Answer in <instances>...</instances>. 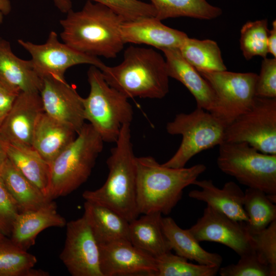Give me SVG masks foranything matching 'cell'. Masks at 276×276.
I'll use <instances>...</instances> for the list:
<instances>
[{
	"label": "cell",
	"instance_id": "6da1fadb",
	"mask_svg": "<svg viewBox=\"0 0 276 276\" xmlns=\"http://www.w3.org/2000/svg\"><path fill=\"white\" fill-rule=\"evenodd\" d=\"M125 20L108 7L87 1L78 11L70 10L60 20L62 41L85 54L114 58L125 43L121 26Z\"/></svg>",
	"mask_w": 276,
	"mask_h": 276
},
{
	"label": "cell",
	"instance_id": "7a4b0ae2",
	"mask_svg": "<svg viewBox=\"0 0 276 276\" xmlns=\"http://www.w3.org/2000/svg\"><path fill=\"white\" fill-rule=\"evenodd\" d=\"M136 204L139 213L169 214L182 198L183 190L206 169L202 164L189 168L163 166L150 156L135 157Z\"/></svg>",
	"mask_w": 276,
	"mask_h": 276
},
{
	"label": "cell",
	"instance_id": "3957f363",
	"mask_svg": "<svg viewBox=\"0 0 276 276\" xmlns=\"http://www.w3.org/2000/svg\"><path fill=\"white\" fill-rule=\"evenodd\" d=\"M100 71L106 82L128 99H162L169 92L165 59L152 48L130 45L121 63Z\"/></svg>",
	"mask_w": 276,
	"mask_h": 276
},
{
	"label": "cell",
	"instance_id": "277c9868",
	"mask_svg": "<svg viewBox=\"0 0 276 276\" xmlns=\"http://www.w3.org/2000/svg\"><path fill=\"white\" fill-rule=\"evenodd\" d=\"M115 144L106 161L108 174L106 181L97 190L85 191L82 197L85 201L114 210L130 222L140 215L136 204V156L130 124L123 126Z\"/></svg>",
	"mask_w": 276,
	"mask_h": 276
},
{
	"label": "cell",
	"instance_id": "5b68a950",
	"mask_svg": "<svg viewBox=\"0 0 276 276\" xmlns=\"http://www.w3.org/2000/svg\"><path fill=\"white\" fill-rule=\"evenodd\" d=\"M104 142L90 124L85 123L75 139L50 164L47 197L53 200L78 189L89 177Z\"/></svg>",
	"mask_w": 276,
	"mask_h": 276
},
{
	"label": "cell",
	"instance_id": "8992f818",
	"mask_svg": "<svg viewBox=\"0 0 276 276\" xmlns=\"http://www.w3.org/2000/svg\"><path fill=\"white\" fill-rule=\"evenodd\" d=\"M87 78L90 91L82 99L85 121L104 142L115 143L123 126L132 121V107L128 98L106 82L98 67L90 66Z\"/></svg>",
	"mask_w": 276,
	"mask_h": 276
},
{
	"label": "cell",
	"instance_id": "52a82bcc",
	"mask_svg": "<svg viewBox=\"0 0 276 276\" xmlns=\"http://www.w3.org/2000/svg\"><path fill=\"white\" fill-rule=\"evenodd\" d=\"M217 164L223 173L247 188L276 197V154L262 153L245 142L224 141Z\"/></svg>",
	"mask_w": 276,
	"mask_h": 276
},
{
	"label": "cell",
	"instance_id": "ba28073f",
	"mask_svg": "<svg viewBox=\"0 0 276 276\" xmlns=\"http://www.w3.org/2000/svg\"><path fill=\"white\" fill-rule=\"evenodd\" d=\"M226 126L214 114L197 107L190 113H179L167 123L166 131L171 135H180L181 143L165 167H185L199 153L220 145L224 141Z\"/></svg>",
	"mask_w": 276,
	"mask_h": 276
},
{
	"label": "cell",
	"instance_id": "9c48e42d",
	"mask_svg": "<svg viewBox=\"0 0 276 276\" xmlns=\"http://www.w3.org/2000/svg\"><path fill=\"white\" fill-rule=\"evenodd\" d=\"M198 72L208 82L215 95V108L211 113L226 127L251 108L256 97L257 74L226 70Z\"/></svg>",
	"mask_w": 276,
	"mask_h": 276
},
{
	"label": "cell",
	"instance_id": "30bf717a",
	"mask_svg": "<svg viewBox=\"0 0 276 276\" xmlns=\"http://www.w3.org/2000/svg\"><path fill=\"white\" fill-rule=\"evenodd\" d=\"M224 141L245 142L276 154V98L256 97L251 108L226 127Z\"/></svg>",
	"mask_w": 276,
	"mask_h": 276
},
{
	"label": "cell",
	"instance_id": "8fae6325",
	"mask_svg": "<svg viewBox=\"0 0 276 276\" xmlns=\"http://www.w3.org/2000/svg\"><path fill=\"white\" fill-rule=\"evenodd\" d=\"M18 43L31 55L33 67L42 79L52 78L65 80L66 71L76 65L87 64L101 70L105 64L98 57L81 53L58 39L57 33L51 31L45 42L36 44L21 39Z\"/></svg>",
	"mask_w": 276,
	"mask_h": 276
},
{
	"label": "cell",
	"instance_id": "7c38bea8",
	"mask_svg": "<svg viewBox=\"0 0 276 276\" xmlns=\"http://www.w3.org/2000/svg\"><path fill=\"white\" fill-rule=\"evenodd\" d=\"M66 238L59 258L73 276H103L100 249L84 217L66 224Z\"/></svg>",
	"mask_w": 276,
	"mask_h": 276
},
{
	"label": "cell",
	"instance_id": "4fadbf2b",
	"mask_svg": "<svg viewBox=\"0 0 276 276\" xmlns=\"http://www.w3.org/2000/svg\"><path fill=\"white\" fill-rule=\"evenodd\" d=\"M189 230L199 242L222 244L240 256L254 249L245 222L234 220L208 204Z\"/></svg>",
	"mask_w": 276,
	"mask_h": 276
},
{
	"label": "cell",
	"instance_id": "5bb4252c",
	"mask_svg": "<svg viewBox=\"0 0 276 276\" xmlns=\"http://www.w3.org/2000/svg\"><path fill=\"white\" fill-rule=\"evenodd\" d=\"M42 80L39 93L43 112L71 127L78 133L85 123L83 98L65 80L52 78Z\"/></svg>",
	"mask_w": 276,
	"mask_h": 276
},
{
	"label": "cell",
	"instance_id": "9a60e30c",
	"mask_svg": "<svg viewBox=\"0 0 276 276\" xmlns=\"http://www.w3.org/2000/svg\"><path fill=\"white\" fill-rule=\"evenodd\" d=\"M99 249L100 268L103 276L155 275V258L135 247L129 240L100 245Z\"/></svg>",
	"mask_w": 276,
	"mask_h": 276
},
{
	"label": "cell",
	"instance_id": "2e32d148",
	"mask_svg": "<svg viewBox=\"0 0 276 276\" xmlns=\"http://www.w3.org/2000/svg\"><path fill=\"white\" fill-rule=\"evenodd\" d=\"M43 112L39 93L20 92L0 127L8 143L32 147L35 125Z\"/></svg>",
	"mask_w": 276,
	"mask_h": 276
},
{
	"label": "cell",
	"instance_id": "e0dca14e",
	"mask_svg": "<svg viewBox=\"0 0 276 276\" xmlns=\"http://www.w3.org/2000/svg\"><path fill=\"white\" fill-rule=\"evenodd\" d=\"M154 16L124 21L121 26L124 43L145 44L158 49H179L188 37L183 32L170 28Z\"/></svg>",
	"mask_w": 276,
	"mask_h": 276
},
{
	"label": "cell",
	"instance_id": "ac0fdd59",
	"mask_svg": "<svg viewBox=\"0 0 276 276\" xmlns=\"http://www.w3.org/2000/svg\"><path fill=\"white\" fill-rule=\"evenodd\" d=\"M163 52L169 77L181 82L194 97L197 107L211 113L214 110L216 97L208 82L182 56L178 49H164Z\"/></svg>",
	"mask_w": 276,
	"mask_h": 276
},
{
	"label": "cell",
	"instance_id": "d6986e66",
	"mask_svg": "<svg viewBox=\"0 0 276 276\" xmlns=\"http://www.w3.org/2000/svg\"><path fill=\"white\" fill-rule=\"evenodd\" d=\"M193 185L201 189L191 191L190 198L205 202L234 220L248 222L243 207L244 192L236 182L228 181L221 189L211 179H196Z\"/></svg>",
	"mask_w": 276,
	"mask_h": 276
},
{
	"label": "cell",
	"instance_id": "ffe728a7",
	"mask_svg": "<svg viewBox=\"0 0 276 276\" xmlns=\"http://www.w3.org/2000/svg\"><path fill=\"white\" fill-rule=\"evenodd\" d=\"M66 224L65 219L58 213L56 204L52 201L37 210L19 213L13 224L10 239L27 250L34 245L41 232L51 227H62Z\"/></svg>",
	"mask_w": 276,
	"mask_h": 276
},
{
	"label": "cell",
	"instance_id": "44dd1931",
	"mask_svg": "<svg viewBox=\"0 0 276 276\" xmlns=\"http://www.w3.org/2000/svg\"><path fill=\"white\" fill-rule=\"evenodd\" d=\"M77 134L71 127L43 112L35 127L32 147L50 165L73 142Z\"/></svg>",
	"mask_w": 276,
	"mask_h": 276
},
{
	"label": "cell",
	"instance_id": "7402d4cb",
	"mask_svg": "<svg viewBox=\"0 0 276 276\" xmlns=\"http://www.w3.org/2000/svg\"><path fill=\"white\" fill-rule=\"evenodd\" d=\"M99 245L121 240H129V221L106 206L85 201L83 215Z\"/></svg>",
	"mask_w": 276,
	"mask_h": 276
},
{
	"label": "cell",
	"instance_id": "603a6c76",
	"mask_svg": "<svg viewBox=\"0 0 276 276\" xmlns=\"http://www.w3.org/2000/svg\"><path fill=\"white\" fill-rule=\"evenodd\" d=\"M162 215L158 212L145 214L129 222V241L155 258L172 250L162 228Z\"/></svg>",
	"mask_w": 276,
	"mask_h": 276
},
{
	"label": "cell",
	"instance_id": "cb8c5ba5",
	"mask_svg": "<svg viewBox=\"0 0 276 276\" xmlns=\"http://www.w3.org/2000/svg\"><path fill=\"white\" fill-rule=\"evenodd\" d=\"M0 76L21 92L40 93L43 80L30 60L22 59L13 52L10 43L0 37Z\"/></svg>",
	"mask_w": 276,
	"mask_h": 276
},
{
	"label": "cell",
	"instance_id": "d4e9b609",
	"mask_svg": "<svg viewBox=\"0 0 276 276\" xmlns=\"http://www.w3.org/2000/svg\"><path fill=\"white\" fill-rule=\"evenodd\" d=\"M162 226L172 250L176 255L188 260L195 261L199 264L221 266L222 257L203 249L189 229L180 227L170 217H162Z\"/></svg>",
	"mask_w": 276,
	"mask_h": 276
},
{
	"label": "cell",
	"instance_id": "484cf974",
	"mask_svg": "<svg viewBox=\"0 0 276 276\" xmlns=\"http://www.w3.org/2000/svg\"><path fill=\"white\" fill-rule=\"evenodd\" d=\"M0 177L16 202L20 213L37 210L53 201L23 175L8 158L0 171Z\"/></svg>",
	"mask_w": 276,
	"mask_h": 276
},
{
	"label": "cell",
	"instance_id": "4316f807",
	"mask_svg": "<svg viewBox=\"0 0 276 276\" xmlns=\"http://www.w3.org/2000/svg\"><path fill=\"white\" fill-rule=\"evenodd\" d=\"M6 151L15 168L47 197L50 165L32 147L6 142Z\"/></svg>",
	"mask_w": 276,
	"mask_h": 276
},
{
	"label": "cell",
	"instance_id": "83f0119b",
	"mask_svg": "<svg viewBox=\"0 0 276 276\" xmlns=\"http://www.w3.org/2000/svg\"><path fill=\"white\" fill-rule=\"evenodd\" d=\"M155 17L162 20L169 18L189 17L210 20L221 15L222 10L206 0H150Z\"/></svg>",
	"mask_w": 276,
	"mask_h": 276
},
{
	"label": "cell",
	"instance_id": "f1b7e54d",
	"mask_svg": "<svg viewBox=\"0 0 276 276\" xmlns=\"http://www.w3.org/2000/svg\"><path fill=\"white\" fill-rule=\"evenodd\" d=\"M178 50L184 59L198 71L226 70L220 50L214 40L188 37Z\"/></svg>",
	"mask_w": 276,
	"mask_h": 276
},
{
	"label": "cell",
	"instance_id": "f546056e",
	"mask_svg": "<svg viewBox=\"0 0 276 276\" xmlns=\"http://www.w3.org/2000/svg\"><path fill=\"white\" fill-rule=\"evenodd\" d=\"M35 256L16 245L6 237L0 240V276H48L41 269H34Z\"/></svg>",
	"mask_w": 276,
	"mask_h": 276
},
{
	"label": "cell",
	"instance_id": "4dcf8cb0",
	"mask_svg": "<svg viewBox=\"0 0 276 276\" xmlns=\"http://www.w3.org/2000/svg\"><path fill=\"white\" fill-rule=\"evenodd\" d=\"M243 207L248 219L245 223L250 235L265 228L276 220L275 203L260 190L246 189Z\"/></svg>",
	"mask_w": 276,
	"mask_h": 276
},
{
	"label": "cell",
	"instance_id": "1f68e13d",
	"mask_svg": "<svg viewBox=\"0 0 276 276\" xmlns=\"http://www.w3.org/2000/svg\"><path fill=\"white\" fill-rule=\"evenodd\" d=\"M156 259L155 276H214L219 267L189 263L188 260L171 251Z\"/></svg>",
	"mask_w": 276,
	"mask_h": 276
},
{
	"label": "cell",
	"instance_id": "d6a6232c",
	"mask_svg": "<svg viewBox=\"0 0 276 276\" xmlns=\"http://www.w3.org/2000/svg\"><path fill=\"white\" fill-rule=\"evenodd\" d=\"M266 19L249 21L241 29L240 49L244 58L248 60L260 56L263 58L268 53L267 37L269 30Z\"/></svg>",
	"mask_w": 276,
	"mask_h": 276
},
{
	"label": "cell",
	"instance_id": "836d02e7",
	"mask_svg": "<svg viewBox=\"0 0 276 276\" xmlns=\"http://www.w3.org/2000/svg\"><path fill=\"white\" fill-rule=\"evenodd\" d=\"M240 257L236 264L220 267L221 276H272L268 265L254 248Z\"/></svg>",
	"mask_w": 276,
	"mask_h": 276
},
{
	"label": "cell",
	"instance_id": "e575fe53",
	"mask_svg": "<svg viewBox=\"0 0 276 276\" xmlns=\"http://www.w3.org/2000/svg\"><path fill=\"white\" fill-rule=\"evenodd\" d=\"M254 248L276 275V220L265 228L250 234Z\"/></svg>",
	"mask_w": 276,
	"mask_h": 276
},
{
	"label": "cell",
	"instance_id": "d590c367",
	"mask_svg": "<svg viewBox=\"0 0 276 276\" xmlns=\"http://www.w3.org/2000/svg\"><path fill=\"white\" fill-rule=\"evenodd\" d=\"M102 4L120 15L125 21L144 17L155 16L151 4L139 0H87Z\"/></svg>",
	"mask_w": 276,
	"mask_h": 276
},
{
	"label": "cell",
	"instance_id": "8d00e7d4",
	"mask_svg": "<svg viewBox=\"0 0 276 276\" xmlns=\"http://www.w3.org/2000/svg\"><path fill=\"white\" fill-rule=\"evenodd\" d=\"M256 97L276 98V58H263L256 86Z\"/></svg>",
	"mask_w": 276,
	"mask_h": 276
},
{
	"label": "cell",
	"instance_id": "74e56055",
	"mask_svg": "<svg viewBox=\"0 0 276 276\" xmlns=\"http://www.w3.org/2000/svg\"><path fill=\"white\" fill-rule=\"evenodd\" d=\"M19 210L17 204L0 177V232L10 236Z\"/></svg>",
	"mask_w": 276,
	"mask_h": 276
},
{
	"label": "cell",
	"instance_id": "f35d334b",
	"mask_svg": "<svg viewBox=\"0 0 276 276\" xmlns=\"http://www.w3.org/2000/svg\"><path fill=\"white\" fill-rule=\"evenodd\" d=\"M20 92L0 76V127Z\"/></svg>",
	"mask_w": 276,
	"mask_h": 276
},
{
	"label": "cell",
	"instance_id": "ab89813d",
	"mask_svg": "<svg viewBox=\"0 0 276 276\" xmlns=\"http://www.w3.org/2000/svg\"><path fill=\"white\" fill-rule=\"evenodd\" d=\"M272 28L269 30L267 37V47L268 53L274 58L276 57V21L274 20L272 24Z\"/></svg>",
	"mask_w": 276,
	"mask_h": 276
},
{
	"label": "cell",
	"instance_id": "60d3db41",
	"mask_svg": "<svg viewBox=\"0 0 276 276\" xmlns=\"http://www.w3.org/2000/svg\"><path fill=\"white\" fill-rule=\"evenodd\" d=\"M54 5L62 13H67L72 9V0H52Z\"/></svg>",
	"mask_w": 276,
	"mask_h": 276
},
{
	"label": "cell",
	"instance_id": "b9f144b4",
	"mask_svg": "<svg viewBox=\"0 0 276 276\" xmlns=\"http://www.w3.org/2000/svg\"><path fill=\"white\" fill-rule=\"evenodd\" d=\"M11 8L10 0H0V25L3 23L4 17L10 13Z\"/></svg>",
	"mask_w": 276,
	"mask_h": 276
},
{
	"label": "cell",
	"instance_id": "7bdbcfd3",
	"mask_svg": "<svg viewBox=\"0 0 276 276\" xmlns=\"http://www.w3.org/2000/svg\"><path fill=\"white\" fill-rule=\"evenodd\" d=\"M6 142L0 133V171L8 159Z\"/></svg>",
	"mask_w": 276,
	"mask_h": 276
},
{
	"label": "cell",
	"instance_id": "ee69618b",
	"mask_svg": "<svg viewBox=\"0 0 276 276\" xmlns=\"http://www.w3.org/2000/svg\"><path fill=\"white\" fill-rule=\"evenodd\" d=\"M6 238V236L0 232V240L4 239Z\"/></svg>",
	"mask_w": 276,
	"mask_h": 276
}]
</instances>
